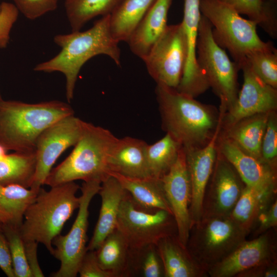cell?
<instances>
[{
    "instance_id": "1",
    "label": "cell",
    "mask_w": 277,
    "mask_h": 277,
    "mask_svg": "<svg viewBox=\"0 0 277 277\" xmlns=\"http://www.w3.org/2000/svg\"><path fill=\"white\" fill-rule=\"evenodd\" d=\"M110 14L96 21L84 31L57 34L53 38L60 47V52L52 58L37 64L35 71L51 73L60 72L66 77V95L68 102L73 98L78 73L83 66L92 57L104 54L121 65L118 42L112 36L109 25Z\"/></svg>"
},
{
    "instance_id": "2",
    "label": "cell",
    "mask_w": 277,
    "mask_h": 277,
    "mask_svg": "<svg viewBox=\"0 0 277 277\" xmlns=\"http://www.w3.org/2000/svg\"><path fill=\"white\" fill-rule=\"evenodd\" d=\"M155 92L163 130L184 149L201 148L211 140L225 109L217 116L209 106L176 89L156 84Z\"/></svg>"
},
{
    "instance_id": "3",
    "label": "cell",
    "mask_w": 277,
    "mask_h": 277,
    "mask_svg": "<svg viewBox=\"0 0 277 277\" xmlns=\"http://www.w3.org/2000/svg\"><path fill=\"white\" fill-rule=\"evenodd\" d=\"M74 114L71 106L60 101L27 103L0 102V146L6 151L35 150L36 141L49 126Z\"/></svg>"
},
{
    "instance_id": "4",
    "label": "cell",
    "mask_w": 277,
    "mask_h": 277,
    "mask_svg": "<svg viewBox=\"0 0 277 277\" xmlns=\"http://www.w3.org/2000/svg\"><path fill=\"white\" fill-rule=\"evenodd\" d=\"M117 139L110 130L85 122L73 150L51 169L44 185L53 187L80 180L102 183L109 175V158Z\"/></svg>"
},
{
    "instance_id": "5",
    "label": "cell",
    "mask_w": 277,
    "mask_h": 277,
    "mask_svg": "<svg viewBox=\"0 0 277 277\" xmlns=\"http://www.w3.org/2000/svg\"><path fill=\"white\" fill-rule=\"evenodd\" d=\"M80 188L75 182L51 187L48 191L41 187L19 228L22 239L42 243L53 255V239L79 207L80 198L76 193Z\"/></svg>"
},
{
    "instance_id": "6",
    "label": "cell",
    "mask_w": 277,
    "mask_h": 277,
    "mask_svg": "<svg viewBox=\"0 0 277 277\" xmlns=\"http://www.w3.org/2000/svg\"><path fill=\"white\" fill-rule=\"evenodd\" d=\"M200 10L212 25L215 42L226 49L237 64L255 50L273 46L270 42L261 39L256 32L257 25L220 0H200Z\"/></svg>"
},
{
    "instance_id": "7",
    "label": "cell",
    "mask_w": 277,
    "mask_h": 277,
    "mask_svg": "<svg viewBox=\"0 0 277 277\" xmlns=\"http://www.w3.org/2000/svg\"><path fill=\"white\" fill-rule=\"evenodd\" d=\"M248 232L230 216H205L190 228L186 249L205 272L246 240Z\"/></svg>"
},
{
    "instance_id": "8",
    "label": "cell",
    "mask_w": 277,
    "mask_h": 277,
    "mask_svg": "<svg viewBox=\"0 0 277 277\" xmlns=\"http://www.w3.org/2000/svg\"><path fill=\"white\" fill-rule=\"evenodd\" d=\"M197 64L209 87L221 100V106L230 109L238 95V64L229 58L225 49L214 40L212 25L201 15L196 43Z\"/></svg>"
},
{
    "instance_id": "9",
    "label": "cell",
    "mask_w": 277,
    "mask_h": 277,
    "mask_svg": "<svg viewBox=\"0 0 277 277\" xmlns=\"http://www.w3.org/2000/svg\"><path fill=\"white\" fill-rule=\"evenodd\" d=\"M116 228L131 249L156 244L164 236L177 234L172 213L164 210L141 209L126 191L120 207Z\"/></svg>"
},
{
    "instance_id": "10",
    "label": "cell",
    "mask_w": 277,
    "mask_h": 277,
    "mask_svg": "<svg viewBox=\"0 0 277 277\" xmlns=\"http://www.w3.org/2000/svg\"><path fill=\"white\" fill-rule=\"evenodd\" d=\"M187 51L186 37L181 22L167 25L143 61L156 84L176 89L184 71Z\"/></svg>"
},
{
    "instance_id": "11",
    "label": "cell",
    "mask_w": 277,
    "mask_h": 277,
    "mask_svg": "<svg viewBox=\"0 0 277 277\" xmlns=\"http://www.w3.org/2000/svg\"><path fill=\"white\" fill-rule=\"evenodd\" d=\"M101 183L84 182L76 217L69 231L64 235H57L52 241L53 255L61 262L60 269L52 274L54 277H75L83 257L87 251V232L89 207L93 197L98 193Z\"/></svg>"
},
{
    "instance_id": "12",
    "label": "cell",
    "mask_w": 277,
    "mask_h": 277,
    "mask_svg": "<svg viewBox=\"0 0 277 277\" xmlns=\"http://www.w3.org/2000/svg\"><path fill=\"white\" fill-rule=\"evenodd\" d=\"M84 124L85 121L73 114L56 121L42 132L35 146L36 170L31 188L39 190L44 185L58 157L80 139Z\"/></svg>"
},
{
    "instance_id": "13",
    "label": "cell",
    "mask_w": 277,
    "mask_h": 277,
    "mask_svg": "<svg viewBox=\"0 0 277 277\" xmlns=\"http://www.w3.org/2000/svg\"><path fill=\"white\" fill-rule=\"evenodd\" d=\"M204 196L202 216H229L245 185L219 151Z\"/></svg>"
},
{
    "instance_id": "14",
    "label": "cell",
    "mask_w": 277,
    "mask_h": 277,
    "mask_svg": "<svg viewBox=\"0 0 277 277\" xmlns=\"http://www.w3.org/2000/svg\"><path fill=\"white\" fill-rule=\"evenodd\" d=\"M160 180L175 221L178 240L181 245L186 248L191 226L189 215L191 189L183 147L175 163Z\"/></svg>"
},
{
    "instance_id": "15",
    "label": "cell",
    "mask_w": 277,
    "mask_h": 277,
    "mask_svg": "<svg viewBox=\"0 0 277 277\" xmlns=\"http://www.w3.org/2000/svg\"><path fill=\"white\" fill-rule=\"evenodd\" d=\"M243 72L244 82L233 106L225 119L227 128L246 117L275 111L277 90L263 82L245 62L238 64Z\"/></svg>"
},
{
    "instance_id": "16",
    "label": "cell",
    "mask_w": 277,
    "mask_h": 277,
    "mask_svg": "<svg viewBox=\"0 0 277 277\" xmlns=\"http://www.w3.org/2000/svg\"><path fill=\"white\" fill-rule=\"evenodd\" d=\"M270 230L256 238L245 240L207 273L211 277L237 276L259 265L276 259L275 238Z\"/></svg>"
},
{
    "instance_id": "17",
    "label": "cell",
    "mask_w": 277,
    "mask_h": 277,
    "mask_svg": "<svg viewBox=\"0 0 277 277\" xmlns=\"http://www.w3.org/2000/svg\"><path fill=\"white\" fill-rule=\"evenodd\" d=\"M222 119L211 140L204 147L185 150L191 183L189 215L191 225L203 215L204 196L217 155V141Z\"/></svg>"
},
{
    "instance_id": "18",
    "label": "cell",
    "mask_w": 277,
    "mask_h": 277,
    "mask_svg": "<svg viewBox=\"0 0 277 277\" xmlns=\"http://www.w3.org/2000/svg\"><path fill=\"white\" fill-rule=\"evenodd\" d=\"M219 143L218 151L232 165L246 186L275 188L274 166L247 153L225 136Z\"/></svg>"
},
{
    "instance_id": "19",
    "label": "cell",
    "mask_w": 277,
    "mask_h": 277,
    "mask_svg": "<svg viewBox=\"0 0 277 277\" xmlns=\"http://www.w3.org/2000/svg\"><path fill=\"white\" fill-rule=\"evenodd\" d=\"M172 0H156L130 34L127 43L131 52L142 60L167 26Z\"/></svg>"
},
{
    "instance_id": "20",
    "label": "cell",
    "mask_w": 277,
    "mask_h": 277,
    "mask_svg": "<svg viewBox=\"0 0 277 277\" xmlns=\"http://www.w3.org/2000/svg\"><path fill=\"white\" fill-rule=\"evenodd\" d=\"M147 145L131 136L118 138L109 158V174L135 179L151 177L146 159Z\"/></svg>"
},
{
    "instance_id": "21",
    "label": "cell",
    "mask_w": 277,
    "mask_h": 277,
    "mask_svg": "<svg viewBox=\"0 0 277 277\" xmlns=\"http://www.w3.org/2000/svg\"><path fill=\"white\" fill-rule=\"evenodd\" d=\"M126 192L118 180L109 175L101 184L98 193L101 198L100 214L87 250H95L116 228L121 202Z\"/></svg>"
},
{
    "instance_id": "22",
    "label": "cell",
    "mask_w": 277,
    "mask_h": 277,
    "mask_svg": "<svg viewBox=\"0 0 277 277\" xmlns=\"http://www.w3.org/2000/svg\"><path fill=\"white\" fill-rule=\"evenodd\" d=\"M165 277H197L205 272L196 264L179 242L177 234L161 238L155 244Z\"/></svg>"
},
{
    "instance_id": "23",
    "label": "cell",
    "mask_w": 277,
    "mask_h": 277,
    "mask_svg": "<svg viewBox=\"0 0 277 277\" xmlns=\"http://www.w3.org/2000/svg\"><path fill=\"white\" fill-rule=\"evenodd\" d=\"M109 175L118 180L139 208L148 211L164 210L172 213L160 179L129 178L113 173Z\"/></svg>"
},
{
    "instance_id": "24",
    "label": "cell",
    "mask_w": 277,
    "mask_h": 277,
    "mask_svg": "<svg viewBox=\"0 0 277 277\" xmlns=\"http://www.w3.org/2000/svg\"><path fill=\"white\" fill-rule=\"evenodd\" d=\"M269 113L255 114L240 121L227 127L224 136L247 153L263 161L261 144Z\"/></svg>"
},
{
    "instance_id": "25",
    "label": "cell",
    "mask_w": 277,
    "mask_h": 277,
    "mask_svg": "<svg viewBox=\"0 0 277 277\" xmlns=\"http://www.w3.org/2000/svg\"><path fill=\"white\" fill-rule=\"evenodd\" d=\"M275 189H261L245 185L229 216L249 233L260 213L274 199Z\"/></svg>"
},
{
    "instance_id": "26",
    "label": "cell",
    "mask_w": 277,
    "mask_h": 277,
    "mask_svg": "<svg viewBox=\"0 0 277 277\" xmlns=\"http://www.w3.org/2000/svg\"><path fill=\"white\" fill-rule=\"evenodd\" d=\"M130 248L122 233L116 228L95 250L98 262L113 277L129 276Z\"/></svg>"
},
{
    "instance_id": "27",
    "label": "cell",
    "mask_w": 277,
    "mask_h": 277,
    "mask_svg": "<svg viewBox=\"0 0 277 277\" xmlns=\"http://www.w3.org/2000/svg\"><path fill=\"white\" fill-rule=\"evenodd\" d=\"M35 170V150L6 154L0 158V184H15L30 188Z\"/></svg>"
},
{
    "instance_id": "28",
    "label": "cell",
    "mask_w": 277,
    "mask_h": 277,
    "mask_svg": "<svg viewBox=\"0 0 277 277\" xmlns=\"http://www.w3.org/2000/svg\"><path fill=\"white\" fill-rule=\"evenodd\" d=\"M156 0H123L110 14L109 25L113 37L126 42L136 26Z\"/></svg>"
},
{
    "instance_id": "29",
    "label": "cell",
    "mask_w": 277,
    "mask_h": 277,
    "mask_svg": "<svg viewBox=\"0 0 277 277\" xmlns=\"http://www.w3.org/2000/svg\"><path fill=\"white\" fill-rule=\"evenodd\" d=\"M123 0H65L66 16L72 31H79L88 22L110 14Z\"/></svg>"
},
{
    "instance_id": "30",
    "label": "cell",
    "mask_w": 277,
    "mask_h": 277,
    "mask_svg": "<svg viewBox=\"0 0 277 277\" xmlns=\"http://www.w3.org/2000/svg\"><path fill=\"white\" fill-rule=\"evenodd\" d=\"M233 8L240 14L262 28L270 36H277L276 3L263 0H220Z\"/></svg>"
},
{
    "instance_id": "31",
    "label": "cell",
    "mask_w": 277,
    "mask_h": 277,
    "mask_svg": "<svg viewBox=\"0 0 277 277\" xmlns=\"http://www.w3.org/2000/svg\"><path fill=\"white\" fill-rule=\"evenodd\" d=\"M182 147L168 133L154 143L148 144L146 154L151 176L162 178L175 163Z\"/></svg>"
},
{
    "instance_id": "32",
    "label": "cell",
    "mask_w": 277,
    "mask_h": 277,
    "mask_svg": "<svg viewBox=\"0 0 277 277\" xmlns=\"http://www.w3.org/2000/svg\"><path fill=\"white\" fill-rule=\"evenodd\" d=\"M39 190L15 184H0V209L11 216L8 222L21 226L26 210L35 200Z\"/></svg>"
},
{
    "instance_id": "33",
    "label": "cell",
    "mask_w": 277,
    "mask_h": 277,
    "mask_svg": "<svg viewBox=\"0 0 277 277\" xmlns=\"http://www.w3.org/2000/svg\"><path fill=\"white\" fill-rule=\"evenodd\" d=\"M129 276H164L163 263L155 244L138 248H130Z\"/></svg>"
},
{
    "instance_id": "34",
    "label": "cell",
    "mask_w": 277,
    "mask_h": 277,
    "mask_svg": "<svg viewBox=\"0 0 277 277\" xmlns=\"http://www.w3.org/2000/svg\"><path fill=\"white\" fill-rule=\"evenodd\" d=\"M242 62L263 82L277 89V50L274 46L251 52Z\"/></svg>"
},
{
    "instance_id": "35",
    "label": "cell",
    "mask_w": 277,
    "mask_h": 277,
    "mask_svg": "<svg viewBox=\"0 0 277 277\" xmlns=\"http://www.w3.org/2000/svg\"><path fill=\"white\" fill-rule=\"evenodd\" d=\"M0 226L8 242L15 277H33L19 227L10 222L0 223Z\"/></svg>"
},
{
    "instance_id": "36",
    "label": "cell",
    "mask_w": 277,
    "mask_h": 277,
    "mask_svg": "<svg viewBox=\"0 0 277 277\" xmlns=\"http://www.w3.org/2000/svg\"><path fill=\"white\" fill-rule=\"evenodd\" d=\"M275 114L273 111L268 114L261 148L262 159L274 167L277 156V119Z\"/></svg>"
},
{
    "instance_id": "37",
    "label": "cell",
    "mask_w": 277,
    "mask_h": 277,
    "mask_svg": "<svg viewBox=\"0 0 277 277\" xmlns=\"http://www.w3.org/2000/svg\"><path fill=\"white\" fill-rule=\"evenodd\" d=\"M14 5L27 18L35 19L55 10L58 0H13Z\"/></svg>"
},
{
    "instance_id": "38",
    "label": "cell",
    "mask_w": 277,
    "mask_h": 277,
    "mask_svg": "<svg viewBox=\"0 0 277 277\" xmlns=\"http://www.w3.org/2000/svg\"><path fill=\"white\" fill-rule=\"evenodd\" d=\"M1 5L2 8L0 14V48H5L9 43L10 32L17 19L19 11L12 3L4 2Z\"/></svg>"
},
{
    "instance_id": "39",
    "label": "cell",
    "mask_w": 277,
    "mask_h": 277,
    "mask_svg": "<svg viewBox=\"0 0 277 277\" xmlns=\"http://www.w3.org/2000/svg\"><path fill=\"white\" fill-rule=\"evenodd\" d=\"M78 274L81 277H113L100 266L95 250H87L80 263Z\"/></svg>"
},
{
    "instance_id": "40",
    "label": "cell",
    "mask_w": 277,
    "mask_h": 277,
    "mask_svg": "<svg viewBox=\"0 0 277 277\" xmlns=\"http://www.w3.org/2000/svg\"><path fill=\"white\" fill-rule=\"evenodd\" d=\"M277 225V201L274 199L260 213L256 222V234H261L271 229Z\"/></svg>"
},
{
    "instance_id": "41",
    "label": "cell",
    "mask_w": 277,
    "mask_h": 277,
    "mask_svg": "<svg viewBox=\"0 0 277 277\" xmlns=\"http://www.w3.org/2000/svg\"><path fill=\"white\" fill-rule=\"evenodd\" d=\"M0 268L8 277H15L7 240L0 226Z\"/></svg>"
},
{
    "instance_id": "42",
    "label": "cell",
    "mask_w": 277,
    "mask_h": 277,
    "mask_svg": "<svg viewBox=\"0 0 277 277\" xmlns=\"http://www.w3.org/2000/svg\"><path fill=\"white\" fill-rule=\"evenodd\" d=\"M276 259L259 265L240 274L237 277H276Z\"/></svg>"
},
{
    "instance_id": "43",
    "label": "cell",
    "mask_w": 277,
    "mask_h": 277,
    "mask_svg": "<svg viewBox=\"0 0 277 277\" xmlns=\"http://www.w3.org/2000/svg\"><path fill=\"white\" fill-rule=\"evenodd\" d=\"M26 258L33 277H43L44 275L39 266L37 255L38 243L23 240Z\"/></svg>"
},
{
    "instance_id": "44",
    "label": "cell",
    "mask_w": 277,
    "mask_h": 277,
    "mask_svg": "<svg viewBox=\"0 0 277 277\" xmlns=\"http://www.w3.org/2000/svg\"><path fill=\"white\" fill-rule=\"evenodd\" d=\"M11 216L0 209V223H7L11 221Z\"/></svg>"
},
{
    "instance_id": "45",
    "label": "cell",
    "mask_w": 277,
    "mask_h": 277,
    "mask_svg": "<svg viewBox=\"0 0 277 277\" xmlns=\"http://www.w3.org/2000/svg\"><path fill=\"white\" fill-rule=\"evenodd\" d=\"M6 151L0 146V158L6 154Z\"/></svg>"
},
{
    "instance_id": "46",
    "label": "cell",
    "mask_w": 277,
    "mask_h": 277,
    "mask_svg": "<svg viewBox=\"0 0 277 277\" xmlns=\"http://www.w3.org/2000/svg\"><path fill=\"white\" fill-rule=\"evenodd\" d=\"M265 2H271V3H276V0H263Z\"/></svg>"
},
{
    "instance_id": "47",
    "label": "cell",
    "mask_w": 277,
    "mask_h": 277,
    "mask_svg": "<svg viewBox=\"0 0 277 277\" xmlns=\"http://www.w3.org/2000/svg\"><path fill=\"white\" fill-rule=\"evenodd\" d=\"M2 5H1V4H0V14H1V11H2Z\"/></svg>"
},
{
    "instance_id": "48",
    "label": "cell",
    "mask_w": 277,
    "mask_h": 277,
    "mask_svg": "<svg viewBox=\"0 0 277 277\" xmlns=\"http://www.w3.org/2000/svg\"><path fill=\"white\" fill-rule=\"evenodd\" d=\"M3 100L1 92H0V102Z\"/></svg>"
}]
</instances>
